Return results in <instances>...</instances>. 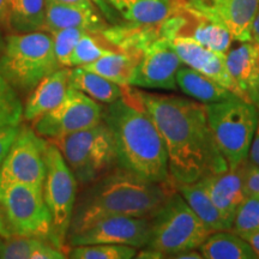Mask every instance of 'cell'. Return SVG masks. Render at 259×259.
I'll list each match as a JSON object with an SVG mask.
<instances>
[{
    "label": "cell",
    "instance_id": "1",
    "mask_svg": "<svg viewBox=\"0 0 259 259\" xmlns=\"http://www.w3.org/2000/svg\"><path fill=\"white\" fill-rule=\"evenodd\" d=\"M136 89L166 144L174 184L193 183L209 173L228 169L209 127L204 103Z\"/></svg>",
    "mask_w": 259,
    "mask_h": 259
},
{
    "label": "cell",
    "instance_id": "2",
    "mask_svg": "<svg viewBox=\"0 0 259 259\" xmlns=\"http://www.w3.org/2000/svg\"><path fill=\"white\" fill-rule=\"evenodd\" d=\"M174 191L173 181L154 183L116 166L83 186L74 204L69 236L107 218H153Z\"/></svg>",
    "mask_w": 259,
    "mask_h": 259
},
{
    "label": "cell",
    "instance_id": "3",
    "mask_svg": "<svg viewBox=\"0 0 259 259\" xmlns=\"http://www.w3.org/2000/svg\"><path fill=\"white\" fill-rule=\"evenodd\" d=\"M102 120L114 138L119 167L154 183L171 181L166 144L137 89L127 87L120 99L103 107Z\"/></svg>",
    "mask_w": 259,
    "mask_h": 259
},
{
    "label": "cell",
    "instance_id": "4",
    "mask_svg": "<svg viewBox=\"0 0 259 259\" xmlns=\"http://www.w3.org/2000/svg\"><path fill=\"white\" fill-rule=\"evenodd\" d=\"M210 234L176 190L151 218L150 238L136 258H171L180 252L199 248Z\"/></svg>",
    "mask_w": 259,
    "mask_h": 259
},
{
    "label": "cell",
    "instance_id": "5",
    "mask_svg": "<svg viewBox=\"0 0 259 259\" xmlns=\"http://www.w3.org/2000/svg\"><path fill=\"white\" fill-rule=\"evenodd\" d=\"M59 69L50 32H14L5 36L0 76L17 93H30L45 77Z\"/></svg>",
    "mask_w": 259,
    "mask_h": 259
},
{
    "label": "cell",
    "instance_id": "6",
    "mask_svg": "<svg viewBox=\"0 0 259 259\" xmlns=\"http://www.w3.org/2000/svg\"><path fill=\"white\" fill-rule=\"evenodd\" d=\"M212 137L228 168H236L247 160L252 139L259 121L253 103L240 97L205 105Z\"/></svg>",
    "mask_w": 259,
    "mask_h": 259
},
{
    "label": "cell",
    "instance_id": "7",
    "mask_svg": "<svg viewBox=\"0 0 259 259\" xmlns=\"http://www.w3.org/2000/svg\"><path fill=\"white\" fill-rule=\"evenodd\" d=\"M78 185L87 186L118 166L114 138L105 121L54 139Z\"/></svg>",
    "mask_w": 259,
    "mask_h": 259
},
{
    "label": "cell",
    "instance_id": "8",
    "mask_svg": "<svg viewBox=\"0 0 259 259\" xmlns=\"http://www.w3.org/2000/svg\"><path fill=\"white\" fill-rule=\"evenodd\" d=\"M46 166L42 193L52 216L51 242L67 254L66 242L77 199L78 181L67 166L59 148L52 141L47 149Z\"/></svg>",
    "mask_w": 259,
    "mask_h": 259
},
{
    "label": "cell",
    "instance_id": "9",
    "mask_svg": "<svg viewBox=\"0 0 259 259\" xmlns=\"http://www.w3.org/2000/svg\"><path fill=\"white\" fill-rule=\"evenodd\" d=\"M0 203L12 234L51 242L52 216L41 189L23 184L0 185Z\"/></svg>",
    "mask_w": 259,
    "mask_h": 259
},
{
    "label": "cell",
    "instance_id": "10",
    "mask_svg": "<svg viewBox=\"0 0 259 259\" xmlns=\"http://www.w3.org/2000/svg\"><path fill=\"white\" fill-rule=\"evenodd\" d=\"M48 144L50 142L45 141L34 128L21 125L0 167V185L23 184L42 190L47 170Z\"/></svg>",
    "mask_w": 259,
    "mask_h": 259
},
{
    "label": "cell",
    "instance_id": "11",
    "mask_svg": "<svg viewBox=\"0 0 259 259\" xmlns=\"http://www.w3.org/2000/svg\"><path fill=\"white\" fill-rule=\"evenodd\" d=\"M103 106L70 87L64 100L46 114L32 121L37 135L51 141L93 127L102 121Z\"/></svg>",
    "mask_w": 259,
    "mask_h": 259
},
{
    "label": "cell",
    "instance_id": "12",
    "mask_svg": "<svg viewBox=\"0 0 259 259\" xmlns=\"http://www.w3.org/2000/svg\"><path fill=\"white\" fill-rule=\"evenodd\" d=\"M183 65L170 40L158 37L139 52L130 87L147 90H177V72Z\"/></svg>",
    "mask_w": 259,
    "mask_h": 259
},
{
    "label": "cell",
    "instance_id": "13",
    "mask_svg": "<svg viewBox=\"0 0 259 259\" xmlns=\"http://www.w3.org/2000/svg\"><path fill=\"white\" fill-rule=\"evenodd\" d=\"M151 231V218L114 216L100 220L84 231L67 239L70 247L92 244L127 245L143 248Z\"/></svg>",
    "mask_w": 259,
    "mask_h": 259
},
{
    "label": "cell",
    "instance_id": "14",
    "mask_svg": "<svg viewBox=\"0 0 259 259\" xmlns=\"http://www.w3.org/2000/svg\"><path fill=\"white\" fill-rule=\"evenodd\" d=\"M183 8L218 22L236 42L252 41L251 31L259 0H178Z\"/></svg>",
    "mask_w": 259,
    "mask_h": 259
},
{
    "label": "cell",
    "instance_id": "15",
    "mask_svg": "<svg viewBox=\"0 0 259 259\" xmlns=\"http://www.w3.org/2000/svg\"><path fill=\"white\" fill-rule=\"evenodd\" d=\"M170 44L184 65L220 83L244 101L250 102L232 78L226 64V54L209 50L189 37H174Z\"/></svg>",
    "mask_w": 259,
    "mask_h": 259
},
{
    "label": "cell",
    "instance_id": "16",
    "mask_svg": "<svg viewBox=\"0 0 259 259\" xmlns=\"http://www.w3.org/2000/svg\"><path fill=\"white\" fill-rule=\"evenodd\" d=\"M67 28L103 31L107 29V24L96 3H61L57 0H46L44 30L53 32Z\"/></svg>",
    "mask_w": 259,
    "mask_h": 259
},
{
    "label": "cell",
    "instance_id": "17",
    "mask_svg": "<svg viewBox=\"0 0 259 259\" xmlns=\"http://www.w3.org/2000/svg\"><path fill=\"white\" fill-rule=\"evenodd\" d=\"M177 2L176 35L174 37H189L209 50L227 54L231 50L233 37L227 28L218 22L190 11ZM173 37V38H174Z\"/></svg>",
    "mask_w": 259,
    "mask_h": 259
},
{
    "label": "cell",
    "instance_id": "18",
    "mask_svg": "<svg viewBox=\"0 0 259 259\" xmlns=\"http://www.w3.org/2000/svg\"><path fill=\"white\" fill-rule=\"evenodd\" d=\"M199 180L205 186L216 208L221 212L228 229H231L236 210L246 197L241 164L218 173H209Z\"/></svg>",
    "mask_w": 259,
    "mask_h": 259
},
{
    "label": "cell",
    "instance_id": "19",
    "mask_svg": "<svg viewBox=\"0 0 259 259\" xmlns=\"http://www.w3.org/2000/svg\"><path fill=\"white\" fill-rule=\"evenodd\" d=\"M232 78L259 111V52L254 42H240L226 54Z\"/></svg>",
    "mask_w": 259,
    "mask_h": 259
},
{
    "label": "cell",
    "instance_id": "20",
    "mask_svg": "<svg viewBox=\"0 0 259 259\" xmlns=\"http://www.w3.org/2000/svg\"><path fill=\"white\" fill-rule=\"evenodd\" d=\"M71 67L48 74L30 92L23 108V119L35 121L59 105L70 89Z\"/></svg>",
    "mask_w": 259,
    "mask_h": 259
},
{
    "label": "cell",
    "instance_id": "21",
    "mask_svg": "<svg viewBox=\"0 0 259 259\" xmlns=\"http://www.w3.org/2000/svg\"><path fill=\"white\" fill-rule=\"evenodd\" d=\"M108 5L128 24L157 25L177 11L176 0H100Z\"/></svg>",
    "mask_w": 259,
    "mask_h": 259
},
{
    "label": "cell",
    "instance_id": "22",
    "mask_svg": "<svg viewBox=\"0 0 259 259\" xmlns=\"http://www.w3.org/2000/svg\"><path fill=\"white\" fill-rule=\"evenodd\" d=\"M177 85L184 95L204 105L222 102L238 97L220 83L186 65L178 70Z\"/></svg>",
    "mask_w": 259,
    "mask_h": 259
},
{
    "label": "cell",
    "instance_id": "23",
    "mask_svg": "<svg viewBox=\"0 0 259 259\" xmlns=\"http://www.w3.org/2000/svg\"><path fill=\"white\" fill-rule=\"evenodd\" d=\"M174 186L210 233L231 231L227 227L221 212L210 198L208 191L202 181L197 180L193 183L174 184Z\"/></svg>",
    "mask_w": 259,
    "mask_h": 259
},
{
    "label": "cell",
    "instance_id": "24",
    "mask_svg": "<svg viewBox=\"0 0 259 259\" xmlns=\"http://www.w3.org/2000/svg\"><path fill=\"white\" fill-rule=\"evenodd\" d=\"M198 250L204 259H258L250 242L233 231L211 233Z\"/></svg>",
    "mask_w": 259,
    "mask_h": 259
},
{
    "label": "cell",
    "instance_id": "25",
    "mask_svg": "<svg viewBox=\"0 0 259 259\" xmlns=\"http://www.w3.org/2000/svg\"><path fill=\"white\" fill-rule=\"evenodd\" d=\"M70 85L101 105H111L124 94L125 88L84 67H71Z\"/></svg>",
    "mask_w": 259,
    "mask_h": 259
},
{
    "label": "cell",
    "instance_id": "26",
    "mask_svg": "<svg viewBox=\"0 0 259 259\" xmlns=\"http://www.w3.org/2000/svg\"><path fill=\"white\" fill-rule=\"evenodd\" d=\"M138 59L139 53L137 52L119 50L106 54L94 63L80 67L100 74L122 88H127L130 87V82H131Z\"/></svg>",
    "mask_w": 259,
    "mask_h": 259
},
{
    "label": "cell",
    "instance_id": "27",
    "mask_svg": "<svg viewBox=\"0 0 259 259\" xmlns=\"http://www.w3.org/2000/svg\"><path fill=\"white\" fill-rule=\"evenodd\" d=\"M64 251L50 241L30 236L14 235L3 239L0 244V259H64Z\"/></svg>",
    "mask_w": 259,
    "mask_h": 259
},
{
    "label": "cell",
    "instance_id": "28",
    "mask_svg": "<svg viewBox=\"0 0 259 259\" xmlns=\"http://www.w3.org/2000/svg\"><path fill=\"white\" fill-rule=\"evenodd\" d=\"M46 0H10L6 25L12 32L44 30Z\"/></svg>",
    "mask_w": 259,
    "mask_h": 259
},
{
    "label": "cell",
    "instance_id": "29",
    "mask_svg": "<svg viewBox=\"0 0 259 259\" xmlns=\"http://www.w3.org/2000/svg\"><path fill=\"white\" fill-rule=\"evenodd\" d=\"M115 51L119 48L105 36L103 31H87L71 54L69 67L85 66Z\"/></svg>",
    "mask_w": 259,
    "mask_h": 259
},
{
    "label": "cell",
    "instance_id": "30",
    "mask_svg": "<svg viewBox=\"0 0 259 259\" xmlns=\"http://www.w3.org/2000/svg\"><path fill=\"white\" fill-rule=\"evenodd\" d=\"M138 248L127 245L92 244L72 246L67 250L71 259H131L136 258Z\"/></svg>",
    "mask_w": 259,
    "mask_h": 259
},
{
    "label": "cell",
    "instance_id": "31",
    "mask_svg": "<svg viewBox=\"0 0 259 259\" xmlns=\"http://www.w3.org/2000/svg\"><path fill=\"white\" fill-rule=\"evenodd\" d=\"M23 108L16 89L0 76V127L21 125Z\"/></svg>",
    "mask_w": 259,
    "mask_h": 259
},
{
    "label": "cell",
    "instance_id": "32",
    "mask_svg": "<svg viewBox=\"0 0 259 259\" xmlns=\"http://www.w3.org/2000/svg\"><path fill=\"white\" fill-rule=\"evenodd\" d=\"M231 231L242 238L259 233V199L246 196L238 210Z\"/></svg>",
    "mask_w": 259,
    "mask_h": 259
},
{
    "label": "cell",
    "instance_id": "33",
    "mask_svg": "<svg viewBox=\"0 0 259 259\" xmlns=\"http://www.w3.org/2000/svg\"><path fill=\"white\" fill-rule=\"evenodd\" d=\"M87 31L84 29L79 28H67L61 29V30L50 32L52 35V40H53V48L54 53L61 67H69L70 57L78 44L80 37L85 34Z\"/></svg>",
    "mask_w": 259,
    "mask_h": 259
},
{
    "label": "cell",
    "instance_id": "34",
    "mask_svg": "<svg viewBox=\"0 0 259 259\" xmlns=\"http://www.w3.org/2000/svg\"><path fill=\"white\" fill-rule=\"evenodd\" d=\"M241 170L246 196L259 199V167L246 160L241 164Z\"/></svg>",
    "mask_w": 259,
    "mask_h": 259
},
{
    "label": "cell",
    "instance_id": "35",
    "mask_svg": "<svg viewBox=\"0 0 259 259\" xmlns=\"http://www.w3.org/2000/svg\"><path fill=\"white\" fill-rule=\"evenodd\" d=\"M19 130H21V125L0 127V167H2L12 143L17 137Z\"/></svg>",
    "mask_w": 259,
    "mask_h": 259
},
{
    "label": "cell",
    "instance_id": "36",
    "mask_svg": "<svg viewBox=\"0 0 259 259\" xmlns=\"http://www.w3.org/2000/svg\"><path fill=\"white\" fill-rule=\"evenodd\" d=\"M247 160L253 163L254 166L259 167V121L257 125V128H255L253 139H252L250 151H248V157Z\"/></svg>",
    "mask_w": 259,
    "mask_h": 259
},
{
    "label": "cell",
    "instance_id": "37",
    "mask_svg": "<svg viewBox=\"0 0 259 259\" xmlns=\"http://www.w3.org/2000/svg\"><path fill=\"white\" fill-rule=\"evenodd\" d=\"M11 236H14V234H12L11 229H10L9 227V223L6 221L4 209H3L2 203H0V238L6 240V239H10Z\"/></svg>",
    "mask_w": 259,
    "mask_h": 259
},
{
    "label": "cell",
    "instance_id": "38",
    "mask_svg": "<svg viewBox=\"0 0 259 259\" xmlns=\"http://www.w3.org/2000/svg\"><path fill=\"white\" fill-rule=\"evenodd\" d=\"M10 0H0V24L6 23Z\"/></svg>",
    "mask_w": 259,
    "mask_h": 259
},
{
    "label": "cell",
    "instance_id": "39",
    "mask_svg": "<svg viewBox=\"0 0 259 259\" xmlns=\"http://www.w3.org/2000/svg\"><path fill=\"white\" fill-rule=\"evenodd\" d=\"M251 36H252V42L259 45V10H258L257 16H255V18H254L253 25H252Z\"/></svg>",
    "mask_w": 259,
    "mask_h": 259
},
{
    "label": "cell",
    "instance_id": "40",
    "mask_svg": "<svg viewBox=\"0 0 259 259\" xmlns=\"http://www.w3.org/2000/svg\"><path fill=\"white\" fill-rule=\"evenodd\" d=\"M244 239H246V240L250 242L252 248H253L254 252L257 253L258 258H259V233H257V234H253V235H248Z\"/></svg>",
    "mask_w": 259,
    "mask_h": 259
},
{
    "label": "cell",
    "instance_id": "41",
    "mask_svg": "<svg viewBox=\"0 0 259 259\" xmlns=\"http://www.w3.org/2000/svg\"><path fill=\"white\" fill-rule=\"evenodd\" d=\"M5 48V36L3 35V30H2V24H0V54L3 53Z\"/></svg>",
    "mask_w": 259,
    "mask_h": 259
},
{
    "label": "cell",
    "instance_id": "42",
    "mask_svg": "<svg viewBox=\"0 0 259 259\" xmlns=\"http://www.w3.org/2000/svg\"><path fill=\"white\" fill-rule=\"evenodd\" d=\"M57 2H61V3H87V2H93L96 3L99 5L100 0H57Z\"/></svg>",
    "mask_w": 259,
    "mask_h": 259
},
{
    "label": "cell",
    "instance_id": "43",
    "mask_svg": "<svg viewBox=\"0 0 259 259\" xmlns=\"http://www.w3.org/2000/svg\"><path fill=\"white\" fill-rule=\"evenodd\" d=\"M2 241H3V238H0V244H2Z\"/></svg>",
    "mask_w": 259,
    "mask_h": 259
},
{
    "label": "cell",
    "instance_id": "44",
    "mask_svg": "<svg viewBox=\"0 0 259 259\" xmlns=\"http://www.w3.org/2000/svg\"><path fill=\"white\" fill-rule=\"evenodd\" d=\"M258 52H259V45H258Z\"/></svg>",
    "mask_w": 259,
    "mask_h": 259
}]
</instances>
